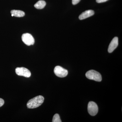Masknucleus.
I'll use <instances>...</instances> for the list:
<instances>
[{"instance_id":"obj_1","label":"nucleus","mask_w":122,"mask_h":122,"mask_svg":"<svg viewBox=\"0 0 122 122\" xmlns=\"http://www.w3.org/2000/svg\"><path fill=\"white\" fill-rule=\"evenodd\" d=\"M44 98L43 96L39 95L31 99L27 103V107L29 109H34L41 106L43 103Z\"/></svg>"},{"instance_id":"obj_2","label":"nucleus","mask_w":122,"mask_h":122,"mask_svg":"<svg viewBox=\"0 0 122 122\" xmlns=\"http://www.w3.org/2000/svg\"><path fill=\"white\" fill-rule=\"evenodd\" d=\"M86 76L91 80L100 82L102 81V77L100 73L94 70H91L86 72Z\"/></svg>"},{"instance_id":"obj_3","label":"nucleus","mask_w":122,"mask_h":122,"mask_svg":"<svg viewBox=\"0 0 122 122\" xmlns=\"http://www.w3.org/2000/svg\"><path fill=\"white\" fill-rule=\"evenodd\" d=\"M87 110L88 113L91 115L94 116L97 114L98 112V107L95 102H90L87 106Z\"/></svg>"},{"instance_id":"obj_4","label":"nucleus","mask_w":122,"mask_h":122,"mask_svg":"<svg viewBox=\"0 0 122 122\" xmlns=\"http://www.w3.org/2000/svg\"><path fill=\"white\" fill-rule=\"evenodd\" d=\"M21 38L22 41L27 46L33 45L35 42V40L33 36L28 33L24 34L22 35Z\"/></svg>"},{"instance_id":"obj_5","label":"nucleus","mask_w":122,"mask_h":122,"mask_svg":"<svg viewBox=\"0 0 122 122\" xmlns=\"http://www.w3.org/2000/svg\"><path fill=\"white\" fill-rule=\"evenodd\" d=\"M55 74L59 77H65L68 74V71L59 66H57L54 68Z\"/></svg>"},{"instance_id":"obj_6","label":"nucleus","mask_w":122,"mask_h":122,"mask_svg":"<svg viewBox=\"0 0 122 122\" xmlns=\"http://www.w3.org/2000/svg\"><path fill=\"white\" fill-rule=\"evenodd\" d=\"M15 72L18 75L25 77H30L31 76L30 71L28 69L24 67H18L15 69Z\"/></svg>"},{"instance_id":"obj_7","label":"nucleus","mask_w":122,"mask_h":122,"mask_svg":"<svg viewBox=\"0 0 122 122\" xmlns=\"http://www.w3.org/2000/svg\"><path fill=\"white\" fill-rule=\"evenodd\" d=\"M118 45V39L117 37H116L112 39L109 45L108 51L109 53L112 52L117 47Z\"/></svg>"},{"instance_id":"obj_8","label":"nucleus","mask_w":122,"mask_h":122,"mask_svg":"<svg viewBox=\"0 0 122 122\" xmlns=\"http://www.w3.org/2000/svg\"><path fill=\"white\" fill-rule=\"evenodd\" d=\"M94 14V12L93 10H86L79 15V18L80 20H84V19L93 16Z\"/></svg>"},{"instance_id":"obj_9","label":"nucleus","mask_w":122,"mask_h":122,"mask_svg":"<svg viewBox=\"0 0 122 122\" xmlns=\"http://www.w3.org/2000/svg\"><path fill=\"white\" fill-rule=\"evenodd\" d=\"M11 14H13L14 16L20 17H24L25 13L23 11L18 10H12L11 11Z\"/></svg>"},{"instance_id":"obj_10","label":"nucleus","mask_w":122,"mask_h":122,"mask_svg":"<svg viewBox=\"0 0 122 122\" xmlns=\"http://www.w3.org/2000/svg\"><path fill=\"white\" fill-rule=\"evenodd\" d=\"M46 3L45 1L41 0L38 1L37 3L34 5V7L38 9H41L44 8L45 7Z\"/></svg>"},{"instance_id":"obj_11","label":"nucleus","mask_w":122,"mask_h":122,"mask_svg":"<svg viewBox=\"0 0 122 122\" xmlns=\"http://www.w3.org/2000/svg\"><path fill=\"white\" fill-rule=\"evenodd\" d=\"M53 122H61L60 116L59 114H55L53 117Z\"/></svg>"},{"instance_id":"obj_12","label":"nucleus","mask_w":122,"mask_h":122,"mask_svg":"<svg viewBox=\"0 0 122 122\" xmlns=\"http://www.w3.org/2000/svg\"><path fill=\"white\" fill-rule=\"evenodd\" d=\"M81 0H72V3L73 5H76L78 4Z\"/></svg>"},{"instance_id":"obj_13","label":"nucleus","mask_w":122,"mask_h":122,"mask_svg":"<svg viewBox=\"0 0 122 122\" xmlns=\"http://www.w3.org/2000/svg\"><path fill=\"white\" fill-rule=\"evenodd\" d=\"M4 101L2 98H0V107L2 106L4 104Z\"/></svg>"},{"instance_id":"obj_14","label":"nucleus","mask_w":122,"mask_h":122,"mask_svg":"<svg viewBox=\"0 0 122 122\" xmlns=\"http://www.w3.org/2000/svg\"><path fill=\"white\" fill-rule=\"evenodd\" d=\"M107 0H96V1L97 3H100L106 2V1H107Z\"/></svg>"},{"instance_id":"obj_15","label":"nucleus","mask_w":122,"mask_h":122,"mask_svg":"<svg viewBox=\"0 0 122 122\" xmlns=\"http://www.w3.org/2000/svg\"><path fill=\"white\" fill-rule=\"evenodd\" d=\"M11 16H12V17L14 16V15L13 14H11Z\"/></svg>"}]
</instances>
